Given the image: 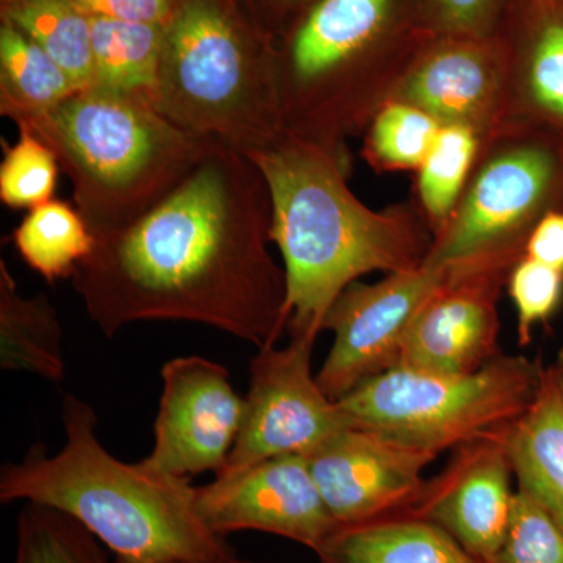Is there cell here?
I'll use <instances>...</instances> for the list:
<instances>
[{"instance_id":"obj_8","label":"cell","mask_w":563,"mask_h":563,"mask_svg":"<svg viewBox=\"0 0 563 563\" xmlns=\"http://www.w3.org/2000/svg\"><path fill=\"white\" fill-rule=\"evenodd\" d=\"M553 211H563V139L503 121L481 141L461 201L424 263L512 269L536 225Z\"/></svg>"},{"instance_id":"obj_31","label":"cell","mask_w":563,"mask_h":563,"mask_svg":"<svg viewBox=\"0 0 563 563\" xmlns=\"http://www.w3.org/2000/svg\"><path fill=\"white\" fill-rule=\"evenodd\" d=\"M509 0H417L422 29L431 36L492 40L501 31Z\"/></svg>"},{"instance_id":"obj_27","label":"cell","mask_w":563,"mask_h":563,"mask_svg":"<svg viewBox=\"0 0 563 563\" xmlns=\"http://www.w3.org/2000/svg\"><path fill=\"white\" fill-rule=\"evenodd\" d=\"M103 548L60 510L25 503L18 517L14 563H113Z\"/></svg>"},{"instance_id":"obj_6","label":"cell","mask_w":563,"mask_h":563,"mask_svg":"<svg viewBox=\"0 0 563 563\" xmlns=\"http://www.w3.org/2000/svg\"><path fill=\"white\" fill-rule=\"evenodd\" d=\"M154 106L177 128L244 154L282 139L274 43L240 0H177L163 29Z\"/></svg>"},{"instance_id":"obj_33","label":"cell","mask_w":563,"mask_h":563,"mask_svg":"<svg viewBox=\"0 0 563 563\" xmlns=\"http://www.w3.org/2000/svg\"><path fill=\"white\" fill-rule=\"evenodd\" d=\"M317 0H240L247 16L274 44Z\"/></svg>"},{"instance_id":"obj_36","label":"cell","mask_w":563,"mask_h":563,"mask_svg":"<svg viewBox=\"0 0 563 563\" xmlns=\"http://www.w3.org/2000/svg\"><path fill=\"white\" fill-rule=\"evenodd\" d=\"M550 373L563 399V347L561 352H559L558 361H555L553 366H550Z\"/></svg>"},{"instance_id":"obj_16","label":"cell","mask_w":563,"mask_h":563,"mask_svg":"<svg viewBox=\"0 0 563 563\" xmlns=\"http://www.w3.org/2000/svg\"><path fill=\"white\" fill-rule=\"evenodd\" d=\"M507 428L459 446L448 468L402 512L439 526L485 563L495 561L512 512Z\"/></svg>"},{"instance_id":"obj_29","label":"cell","mask_w":563,"mask_h":563,"mask_svg":"<svg viewBox=\"0 0 563 563\" xmlns=\"http://www.w3.org/2000/svg\"><path fill=\"white\" fill-rule=\"evenodd\" d=\"M493 563H563L562 526L521 488Z\"/></svg>"},{"instance_id":"obj_24","label":"cell","mask_w":563,"mask_h":563,"mask_svg":"<svg viewBox=\"0 0 563 563\" xmlns=\"http://www.w3.org/2000/svg\"><path fill=\"white\" fill-rule=\"evenodd\" d=\"M0 21L38 44L80 88L90 87L91 20L74 0H0Z\"/></svg>"},{"instance_id":"obj_10","label":"cell","mask_w":563,"mask_h":563,"mask_svg":"<svg viewBox=\"0 0 563 563\" xmlns=\"http://www.w3.org/2000/svg\"><path fill=\"white\" fill-rule=\"evenodd\" d=\"M448 273V266L422 263L420 268L387 274L376 284L354 282L339 296L322 325V331L333 333V343L317 374L332 401L398 365L410 322Z\"/></svg>"},{"instance_id":"obj_4","label":"cell","mask_w":563,"mask_h":563,"mask_svg":"<svg viewBox=\"0 0 563 563\" xmlns=\"http://www.w3.org/2000/svg\"><path fill=\"white\" fill-rule=\"evenodd\" d=\"M429 38L417 0H317L274 44L285 132L347 152Z\"/></svg>"},{"instance_id":"obj_5","label":"cell","mask_w":563,"mask_h":563,"mask_svg":"<svg viewBox=\"0 0 563 563\" xmlns=\"http://www.w3.org/2000/svg\"><path fill=\"white\" fill-rule=\"evenodd\" d=\"M14 124L54 152L92 233L122 228L151 209L213 140L177 128L147 99L92 87Z\"/></svg>"},{"instance_id":"obj_32","label":"cell","mask_w":563,"mask_h":563,"mask_svg":"<svg viewBox=\"0 0 563 563\" xmlns=\"http://www.w3.org/2000/svg\"><path fill=\"white\" fill-rule=\"evenodd\" d=\"M90 18L165 25L173 16L177 0H74Z\"/></svg>"},{"instance_id":"obj_11","label":"cell","mask_w":563,"mask_h":563,"mask_svg":"<svg viewBox=\"0 0 563 563\" xmlns=\"http://www.w3.org/2000/svg\"><path fill=\"white\" fill-rule=\"evenodd\" d=\"M162 380L154 446L143 462L179 479L220 473L244 415V399L233 388L231 374L221 363L185 355L163 365Z\"/></svg>"},{"instance_id":"obj_13","label":"cell","mask_w":563,"mask_h":563,"mask_svg":"<svg viewBox=\"0 0 563 563\" xmlns=\"http://www.w3.org/2000/svg\"><path fill=\"white\" fill-rule=\"evenodd\" d=\"M437 455L346 426L306 459L329 512L340 526H352L409 509Z\"/></svg>"},{"instance_id":"obj_34","label":"cell","mask_w":563,"mask_h":563,"mask_svg":"<svg viewBox=\"0 0 563 563\" xmlns=\"http://www.w3.org/2000/svg\"><path fill=\"white\" fill-rule=\"evenodd\" d=\"M525 257L563 274V211L548 213L526 243Z\"/></svg>"},{"instance_id":"obj_28","label":"cell","mask_w":563,"mask_h":563,"mask_svg":"<svg viewBox=\"0 0 563 563\" xmlns=\"http://www.w3.org/2000/svg\"><path fill=\"white\" fill-rule=\"evenodd\" d=\"M18 131L20 139L13 146L3 144L0 201L13 210H32L54 199L62 169L44 141L25 129Z\"/></svg>"},{"instance_id":"obj_20","label":"cell","mask_w":563,"mask_h":563,"mask_svg":"<svg viewBox=\"0 0 563 563\" xmlns=\"http://www.w3.org/2000/svg\"><path fill=\"white\" fill-rule=\"evenodd\" d=\"M0 368L52 384L66 374L57 310L43 292L24 298L5 261H0Z\"/></svg>"},{"instance_id":"obj_18","label":"cell","mask_w":563,"mask_h":563,"mask_svg":"<svg viewBox=\"0 0 563 563\" xmlns=\"http://www.w3.org/2000/svg\"><path fill=\"white\" fill-rule=\"evenodd\" d=\"M314 554L320 563H485L439 526L407 514L340 526Z\"/></svg>"},{"instance_id":"obj_14","label":"cell","mask_w":563,"mask_h":563,"mask_svg":"<svg viewBox=\"0 0 563 563\" xmlns=\"http://www.w3.org/2000/svg\"><path fill=\"white\" fill-rule=\"evenodd\" d=\"M446 279L415 314L396 366L472 374L498 357V301L512 269L448 266Z\"/></svg>"},{"instance_id":"obj_2","label":"cell","mask_w":563,"mask_h":563,"mask_svg":"<svg viewBox=\"0 0 563 563\" xmlns=\"http://www.w3.org/2000/svg\"><path fill=\"white\" fill-rule=\"evenodd\" d=\"M250 157L273 199V243L287 276V332L317 340L325 317L365 274L420 268L433 235L417 203L368 209L347 187L350 152L285 132Z\"/></svg>"},{"instance_id":"obj_19","label":"cell","mask_w":563,"mask_h":563,"mask_svg":"<svg viewBox=\"0 0 563 563\" xmlns=\"http://www.w3.org/2000/svg\"><path fill=\"white\" fill-rule=\"evenodd\" d=\"M506 446L518 488L563 529V399L550 368L531 406L507 428Z\"/></svg>"},{"instance_id":"obj_15","label":"cell","mask_w":563,"mask_h":563,"mask_svg":"<svg viewBox=\"0 0 563 563\" xmlns=\"http://www.w3.org/2000/svg\"><path fill=\"white\" fill-rule=\"evenodd\" d=\"M388 101L410 103L442 128L462 125L481 140L503 122L506 55L501 40L431 36Z\"/></svg>"},{"instance_id":"obj_23","label":"cell","mask_w":563,"mask_h":563,"mask_svg":"<svg viewBox=\"0 0 563 563\" xmlns=\"http://www.w3.org/2000/svg\"><path fill=\"white\" fill-rule=\"evenodd\" d=\"M29 268L47 282L70 279L95 247V233L73 203L52 201L29 210L11 233Z\"/></svg>"},{"instance_id":"obj_25","label":"cell","mask_w":563,"mask_h":563,"mask_svg":"<svg viewBox=\"0 0 563 563\" xmlns=\"http://www.w3.org/2000/svg\"><path fill=\"white\" fill-rule=\"evenodd\" d=\"M481 141L472 129L446 125L418 168L415 203L433 236L443 231L461 201L479 154Z\"/></svg>"},{"instance_id":"obj_26","label":"cell","mask_w":563,"mask_h":563,"mask_svg":"<svg viewBox=\"0 0 563 563\" xmlns=\"http://www.w3.org/2000/svg\"><path fill=\"white\" fill-rule=\"evenodd\" d=\"M442 124L410 103L385 102L363 133V158L376 173L418 172Z\"/></svg>"},{"instance_id":"obj_22","label":"cell","mask_w":563,"mask_h":563,"mask_svg":"<svg viewBox=\"0 0 563 563\" xmlns=\"http://www.w3.org/2000/svg\"><path fill=\"white\" fill-rule=\"evenodd\" d=\"M81 90L46 51L0 21V114L11 121L49 110Z\"/></svg>"},{"instance_id":"obj_9","label":"cell","mask_w":563,"mask_h":563,"mask_svg":"<svg viewBox=\"0 0 563 563\" xmlns=\"http://www.w3.org/2000/svg\"><path fill=\"white\" fill-rule=\"evenodd\" d=\"M317 340L290 336L257 350L251 361L250 391L239 439L214 477L231 476L280 455H307L346 422L312 373Z\"/></svg>"},{"instance_id":"obj_12","label":"cell","mask_w":563,"mask_h":563,"mask_svg":"<svg viewBox=\"0 0 563 563\" xmlns=\"http://www.w3.org/2000/svg\"><path fill=\"white\" fill-rule=\"evenodd\" d=\"M195 507L207 529L224 539L258 531L284 537L313 553L340 525L322 499L306 455L268 459L195 488Z\"/></svg>"},{"instance_id":"obj_3","label":"cell","mask_w":563,"mask_h":563,"mask_svg":"<svg viewBox=\"0 0 563 563\" xmlns=\"http://www.w3.org/2000/svg\"><path fill=\"white\" fill-rule=\"evenodd\" d=\"M65 444L55 455L33 448L0 473V501L33 503L60 510L131 561H217L235 553L207 529L188 479L155 472L143 461H118L98 437L90 404L66 395Z\"/></svg>"},{"instance_id":"obj_21","label":"cell","mask_w":563,"mask_h":563,"mask_svg":"<svg viewBox=\"0 0 563 563\" xmlns=\"http://www.w3.org/2000/svg\"><path fill=\"white\" fill-rule=\"evenodd\" d=\"M90 87L154 103L165 25L90 18Z\"/></svg>"},{"instance_id":"obj_7","label":"cell","mask_w":563,"mask_h":563,"mask_svg":"<svg viewBox=\"0 0 563 563\" xmlns=\"http://www.w3.org/2000/svg\"><path fill=\"white\" fill-rule=\"evenodd\" d=\"M544 372L539 361L503 354L472 374L395 366L336 404L350 428L440 454L514 424L536 399Z\"/></svg>"},{"instance_id":"obj_30","label":"cell","mask_w":563,"mask_h":563,"mask_svg":"<svg viewBox=\"0 0 563 563\" xmlns=\"http://www.w3.org/2000/svg\"><path fill=\"white\" fill-rule=\"evenodd\" d=\"M507 291L517 310L518 344L531 343L533 328L547 324L563 299V274L543 263L523 257L507 279Z\"/></svg>"},{"instance_id":"obj_1","label":"cell","mask_w":563,"mask_h":563,"mask_svg":"<svg viewBox=\"0 0 563 563\" xmlns=\"http://www.w3.org/2000/svg\"><path fill=\"white\" fill-rule=\"evenodd\" d=\"M272 229L262 169L211 140L161 201L122 228L95 233L70 280L109 339L133 322L187 321L262 350L288 325L287 276L269 252Z\"/></svg>"},{"instance_id":"obj_17","label":"cell","mask_w":563,"mask_h":563,"mask_svg":"<svg viewBox=\"0 0 563 563\" xmlns=\"http://www.w3.org/2000/svg\"><path fill=\"white\" fill-rule=\"evenodd\" d=\"M498 38L506 55L503 121L563 139V0H509Z\"/></svg>"},{"instance_id":"obj_35","label":"cell","mask_w":563,"mask_h":563,"mask_svg":"<svg viewBox=\"0 0 563 563\" xmlns=\"http://www.w3.org/2000/svg\"><path fill=\"white\" fill-rule=\"evenodd\" d=\"M113 563H261L247 561V559L239 558L235 553L228 558L217 559V561H131V559L114 558Z\"/></svg>"}]
</instances>
